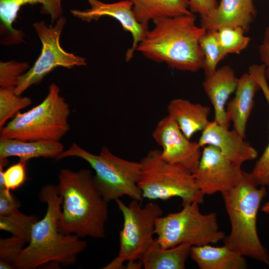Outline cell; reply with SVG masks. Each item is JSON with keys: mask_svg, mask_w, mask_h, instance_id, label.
Masks as SVG:
<instances>
[{"mask_svg": "<svg viewBox=\"0 0 269 269\" xmlns=\"http://www.w3.org/2000/svg\"><path fill=\"white\" fill-rule=\"evenodd\" d=\"M250 173L231 190L222 194L229 216L231 231L224 245L244 256L269 266V254L261 242L257 230V214L267 191L258 188Z\"/></svg>", "mask_w": 269, "mask_h": 269, "instance_id": "4", "label": "cell"}, {"mask_svg": "<svg viewBox=\"0 0 269 269\" xmlns=\"http://www.w3.org/2000/svg\"><path fill=\"white\" fill-rule=\"evenodd\" d=\"M152 21L154 27L148 30L136 51L147 59L177 70L196 72L203 68L199 41L206 30L196 24L193 13Z\"/></svg>", "mask_w": 269, "mask_h": 269, "instance_id": "3", "label": "cell"}, {"mask_svg": "<svg viewBox=\"0 0 269 269\" xmlns=\"http://www.w3.org/2000/svg\"><path fill=\"white\" fill-rule=\"evenodd\" d=\"M69 104L52 83L48 94L39 105L24 113H17L0 130L3 138L24 141H60L70 130Z\"/></svg>", "mask_w": 269, "mask_h": 269, "instance_id": "6", "label": "cell"}, {"mask_svg": "<svg viewBox=\"0 0 269 269\" xmlns=\"http://www.w3.org/2000/svg\"><path fill=\"white\" fill-rule=\"evenodd\" d=\"M190 256L200 269H246L245 256L224 245L192 246Z\"/></svg>", "mask_w": 269, "mask_h": 269, "instance_id": "20", "label": "cell"}, {"mask_svg": "<svg viewBox=\"0 0 269 269\" xmlns=\"http://www.w3.org/2000/svg\"><path fill=\"white\" fill-rule=\"evenodd\" d=\"M66 23V18L62 16L54 26H48L43 20L33 24L42 43L41 52L33 66L20 77L15 91L16 95H21L32 85L40 83L56 67L87 66L85 58L66 52L60 44V37Z\"/></svg>", "mask_w": 269, "mask_h": 269, "instance_id": "10", "label": "cell"}, {"mask_svg": "<svg viewBox=\"0 0 269 269\" xmlns=\"http://www.w3.org/2000/svg\"><path fill=\"white\" fill-rule=\"evenodd\" d=\"M63 151L64 146L59 141L0 138V158L17 156L25 161L40 157L56 159Z\"/></svg>", "mask_w": 269, "mask_h": 269, "instance_id": "21", "label": "cell"}, {"mask_svg": "<svg viewBox=\"0 0 269 269\" xmlns=\"http://www.w3.org/2000/svg\"><path fill=\"white\" fill-rule=\"evenodd\" d=\"M39 220L37 216L24 214L16 208L6 215H0V229L9 232L28 243L32 227Z\"/></svg>", "mask_w": 269, "mask_h": 269, "instance_id": "25", "label": "cell"}, {"mask_svg": "<svg viewBox=\"0 0 269 269\" xmlns=\"http://www.w3.org/2000/svg\"><path fill=\"white\" fill-rule=\"evenodd\" d=\"M256 15L253 0H221L211 15L201 18L200 26L206 30L240 26L246 32Z\"/></svg>", "mask_w": 269, "mask_h": 269, "instance_id": "17", "label": "cell"}, {"mask_svg": "<svg viewBox=\"0 0 269 269\" xmlns=\"http://www.w3.org/2000/svg\"><path fill=\"white\" fill-rule=\"evenodd\" d=\"M216 0H189L190 11L198 13L201 18L211 15L218 6Z\"/></svg>", "mask_w": 269, "mask_h": 269, "instance_id": "32", "label": "cell"}, {"mask_svg": "<svg viewBox=\"0 0 269 269\" xmlns=\"http://www.w3.org/2000/svg\"><path fill=\"white\" fill-rule=\"evenodd\" d=\"M58 180L56 186L62 198V211L58 221L59 232L79 238H104L108 202L97 189L91 170L62 169Z\"/></svg>", "mask_w": 269, "mask_h": 269, "instance_id": "1", "label": "cell"}, {"mask_svg": "<svg viewBox=\"0 0 269 269\" xmlns=\"http://www.w3.org/2000/svg\"><path fill=\"white\" fill-rule=\"evenodd\" d=\"M90 8L84 10L71 9V13L76 18L87 22L98 20L104 16L114 17L120 22L123 29L130 32L133 36L132 46L126 54L128 62L133 57L139 43L143 39L148 31V26L138 22L133 10V3L129 0L113 3H104L99 0H87Z\"/></svg>", "mask_w": 269, "mask_h": 269, "instance_id": "13", "label": "cell"}, {"mask_svg": "<svg viewBox=\"0 0 269 269\" xmlns=\"http://www.w3.org/2000/svg\"><path fill=\"white\" fill-rule=\"evenodd\" d=\"M26 243L23 239L13 235L7 238H0V261L6 262L14 267V263Z\"/></svg>", "mask_w": 269, "mask_h": 269, "instance_id": "31", "label": "cell"}, {"mask_svg": "<svg viewBox=\"0 0 269 269\" xmlns=\"http://www.w3.org/2000/svg\"><path fill=\"white\" fill-rule=\"evenodd\" d=\"M247 172L213 145L203 147L198 167L193 173L196 184L205 195L228 191L246 177Z\"/></svg>", "mask_w": 269, "mask_h": 269, "instance_id": "11", "label": "cell"}, {"mask_svg": "<svg viewBox=\"0 0 269 269\" xmlns=\"http://www.w3.org/2000/svg\"><path fill=\"white\" fill-rule=\"evenodd\" d=\"M259 53L265 67V76L269 81V25L265 30L263 40L259 46Z\"/></svg>", "mask_w": 269, "mask_h": 269, "instance_id": "34", "label": "cell"}, {"mask_svg": "<svg viewBox=\"0 0 269 269\" xmlns=\"http://www.w3.org/2000/svg\"><path fill=\"white\" fill-rule=\"evenodd\" d=\"M79 157L87 161L95 171L94 184L107 202L127 195L141 201L143 196L138 183L141 175L140 162L130 161L114 154L103 146L98 154H93L73 142L56 158Z\"/></svg>", "mask_w": 269, "mask_h": 269, "instance_id": "5", "label": "cell"}, {"mask_svg": "<svg viewBox=\"0 0 269 269\" xmlns=\"http://www.w3.org/2000/svg\"><path fill=\"white\" fill-rule=\"evenodd\" d=\"M138 22L146 26L150 20L165 17H175L193 13L189 0H129Z\"/></svg>", "mask_w": 269, "mask_h": 269, "instance_id": "22", "label": "cell"}, {"mask_svg": "<svg viewBox=\"0 0 269 269\" xmlns=\"http://www.w3.org/2000/svg\"><path fill=\"white\" fill-rule=\"evenodd\" d=\"M168 115L177 124L179 128L190 139L197 132L203 131L209 123L210 108L182 99H172L167 107Z\"/></svg>", "mask_w": 269, "mask_h": 269, "instance_id": "19", "label": "cell"}, {"mask_svg": "<svg viewBox=\"0 0 269 269\" xmlns=\"http://www.w3.org/2000/svg\"><path fill=\"white\" fill-rule=\"evenodd\" d=\"M262 211L266 214H269V201L263 205Z\"/></svg>", "mask_w": 269, "mask_h": 269, "instance_id": "36", "label": "cell"}, {"mask_svg": "<svg viewBox=\"0 0 269 269\" xmlns=\"http://www.w3.org/2000/svg\"><path fill=\"white\" fill-rule=\"evenodd\" d=\"M199 43L204 58L202 69L205 76H207L216 70L218 63L227 55L222 49L215 30H206L200 38Z\"/></svg>", "mask_w": 269, "mask_h": 269, "instance_id": "26", "label": "cell"}, {"mask_svg": "<svg viewBox=\"0 0 269 269\" xmlns=\"http://www.w3.org/2000/svg\"><path fill=\"white\" fill-rule=\"evenodd\" d=\"M191 246L189 243H183L163 249L155 240L140 261L145 269H184Z\"/></svg>", "mask_w": 269, "mask_h": 269, "instance_id": "23", "label": "cell"}, {"mask_svg": "<svg viewBox=\"0 0 269 269\" xmlns=\"http://www.w3.org/2000/svg\"><path fill=\"white\" fill-rule=\"evenodd\" d=\"M238 81L233 69L224 65L205 76L202 83L204 91L214 108V121L227 129L229 128L230 122L226 107L230 96L235 92Z\"/></svg>", "mask_w": 269, "mask_h": 269, "instance_id": "15", "label": "cell"}, {"mask_svg": "<svg viewBox=\"0 0 269 269\" xmlns=\"http://www.w3.org/2000/svg\"><path fill=\"white\" fill-rule=\"evenodd\" d=\"M152 136L162 148L160 156L163 160L181 165L192 173L196 171L201 156V147L198 141L188 139L169 116L158 121Z\"/></svg>", "mask_w": 269, "mask_h": 269, "instance_id": "12", "label": "cell"}, {"mask_svg": "<svg viewBox=\"0 0 269 269\" xmlns=\"http://www.w3.org/2000/svg\"><path fill=\"white\" fill-rule=\"evenodd\" d=\"M260 86L249 72L240 78L234 97L228 103L226 113L233 129L243 138L246 137L247 123L254 106V98Z\"/></svg>", "mask_w": 269, "mask_h": 269, "instance_id": "18", "label": "cell"}, {"mask_svg": "<svg viewBox=\"0 0 269 269\" xmlns=\"http://www.w3.org/2000/svg\"><path fill=\"white\" fill-rule=\"evenodd\" d=\"M64 0H0V31L6 33L2 43L5 45L23 42L24 33L12 27L21 6L26 4H41L40 12L50 16L52 24L62 16V2Z\"/></svg>", "mask_w": 269, "mask_h": 269, "instance_id": "16", "label": "cell"}, {"mask_svg": "<svg viewBox=\"0 0 269 269\" xmlns=\"http://www.w3.org/2000/svg\"><path fill=\"white\" fill-rule=\"evenodd\" d=\"M265 70L264 64H254L250 66L249 72L258 82L269 109V86L265 76ZM250 174L257 186H269V137L267 146L256 161Z\"/></svg>", "mask_w": 269, "mask_h": 269, "instance_id": "24", "label": "cell"}, {"mask_svg": "<svg viewBox=\"0 0 269 269\" xmlns=\"http://www.w3.org/2000/svg\"><path fill=\"white\" fill-rule=\"evenodd\" d=\"M124 217V224L120 231L118 255L103 269H122L128 262L129 267L140 261L143 255L155 240V220L161 216L163 210L156 203L149 202L141 207L140 201L133 200L127 206L119 198L115 200Z\"/></svg>", "mask_w": 269, "mask_h": 269, "instance_id": "9", "label": "cell"}, {"mask_svg": "<svg viewBox=\"0 0 269 269\" xmlns=\"http://www.w3.org/2000/svg\"><path fill=\"white\" fill-rule=\"evenodd\" d=\"M14 269V267L3 261H0V269Z\"/></svg>", "mask_w": 269, "mask_h": 269, "instance_id": "35", "label": "cell"}, {"mask_svg": "<svg viewBox=\"0 0 269 269\" xmlns=\"http://www.w3.org/2000/svg\"><path fill=\"white\" fill-rule=\"evenodd\" d=\"M240 26L223 27L215 30V35L224 52L228 54H239L248 45L250 38Z\"/></svg>", "mask_w": 269, "mask_h": 269, "instance_id": "28", "label": "cell"}, {"mask_svg": "<svg viewBox=\"0 0 269 269\" xmlns=\"http://www.w3.org/2000/svg\"><path fill=\"white\" fill-rule=\"evenodd\" d=\"M20 206L21 203L15 198L11 191L5 187L0 188V215H6Z\"/></svg>", "mask_w": 269, "mask_h": 269, "instance_id": "33", "label": "cell"}, {"mask_svg": "<svg viewBox=\"0 0 269 269\" xmlns=\"http://www.w3.org/2000/svg\"><path fill=\"white\" fill-rule=\"evenodd\" d=\"M29 64L25 62L11 60L0 62V88H15L21 76L29 68Z\"/></svg>", "mask_w": 269, "mask_h": 269, "instance_id": "30", "label": "cell"}, {"mask_svg": "<svg viewBox=\"0 0 269 269\" xmlns=\"http://www.w3.org/2000/svg\"><path fill=\"white\" fill-rule=\"evenodd\" d=\"M39 197L47 205L46 214L34 224L30 241L14 263V268L35 269L48 263L64 267L74 265L78 255L87 248V242L76 235H63L59 232L58 221L62 198L56 185H44Z\"/></svg>", "mask_w": 269, "mask_h": 269, "instance_id": "2", "label": "cell"}, {"mask_svg": "<svg viewBox=\"0 0 269 269\" xmlns=\"http://www.w3.org/2000/svg\"><path fill=\"white\" fill-rule=\"evenodd\" d=\"M159 149L149 150L139 161L141 175L138 183L143 198L167 200L177 197L182 204L194 201L200 204L204 196L200 191L193 173L184 167L163 160Z\"/></svg>", "mask_w": 269, "mask_h": 269, "instance_id": "7", "label": "cell"}, {"mask_svg": "<svg viewBox=\"0 0 269 269\" xmlns=\"http://www.w3.org/2000/svg\"><path fill=\"white\" fill-rule=\"evenodd\" d=\"M15 88H0V130L18 112L32 104L28 97L15 94Z\"/></svg>", "mask_w": 269, "mask_h": 269, "instance_id": "27", "label": "cell"}, {"mask_svg": "<svg viewBox=\"0 0 269 269\" xmlns=\"http://www.w3.org/2000/svg\"><path fill=\"white\" fill-rule=\"evenodd\" d=\"M27 161H19L8 167H3L7 163V158H0V188L5 187L9 191L19 188L26 180Z\"/></svg>", "mask_w": 269, "mask_h": 269, "instance_id": "29", "label": "cell"}, {"mask_svg": "<svg viewBox=\"0 0 269 269\" xmlns=\"http://www.w3.org/2000/svg\"><path fill=\"white\" fill-rule=\"evenodd\" d=\"M199 203L194 201L182 204L181 210L160 216L155 220L154 234L163 249L186 243L192 246L216 244L226 235L221 231L215 212L202 214Z\"/></svg>", "mask_w": 269, "mask_h": 269, "instance_id": "8", "label": "cell"}, {"mask_svg": "<svg viewBox=\"0 0 269 269\" xmlns=\"http://www.w3.org/2000/svg\"><path fill=\"white\" fill-rule=\"evenodd\" d=\"M198 142L201 147L209 145L217 147L227 158L239 166L258 156L257 150L235 130L230 131L214 121L210 122L202 131Z\"/></svg>", "mask_w": 269, "mask_h": 269, "instance_id": "14", "label": "cell"}]
</instances>
